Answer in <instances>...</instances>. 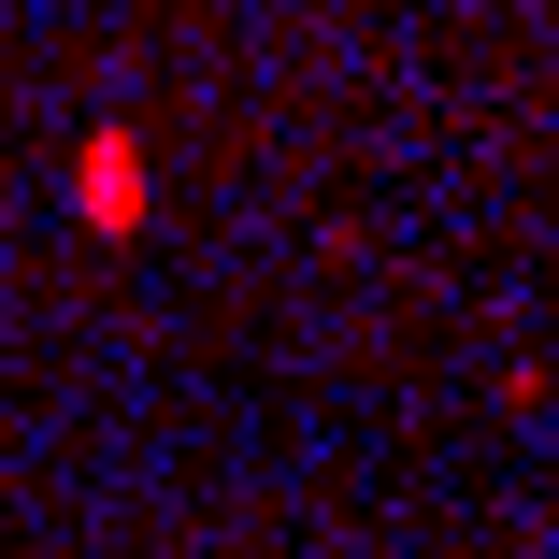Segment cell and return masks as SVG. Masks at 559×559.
Segmentation results:
<instances>
[{"label": "cell", "instance_id": "6da1fadb", "mask_svg": "<svg viewBox=\"0 0 559 559\" xmlns=\"http://www.w3.org/2000/svg\"><path fill=\"white\" fill-rule=\"evenodd\" d=\"M86 215H144V173H130V144H86Z\"/></svg>", "mask_w": 559, "mask_h": 559}]
</instances>
